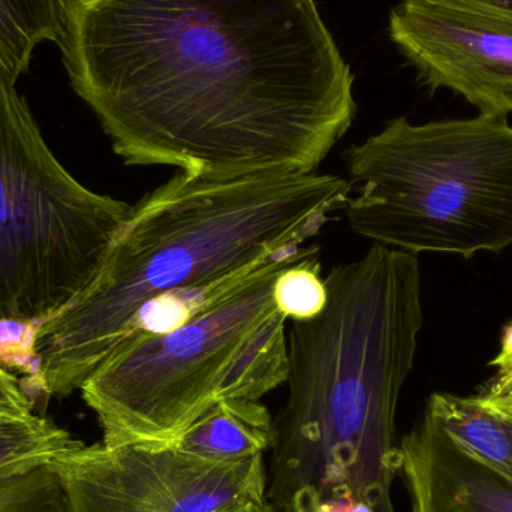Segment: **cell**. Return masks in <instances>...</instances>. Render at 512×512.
Returning a JSON list of instances; mask_svg holds the SVG:
<instances>
[{"instance_id": "1", "label": "cell", "mask_w": 512, "mask_h": 512, "mask_svg": "<svg viewBox=\"0 0 512 512\" xmlns=\"http://www.w3.org/2000/svg\"><path fill=\"white\" fill-rule=\"evenodd\" d=\"M74 92L134 167L315 173L354 122V75L315 0H66Z\"/></svg>"}, {"instance_id": "2", "label": "cell", "mask_w": 512, "mask_h": 512, "mask_svg": "<svg viewBox=\"0 0 512 512\" xmlns=\"http://www.w3.org/2000/svg\"><path fill=\"white\" fill-rule=\"evenodd\" d=\"M351 194L348 180L316 171L176 174L131 207L89 285L38 325L39 388L60 397L80 390L147 304L254 276L304 248Z\"/></svg>"}, {"instance_id": "3", "label": "cell", "mask_w": 512, "mask_h": 512, "mask_svg": "<svg viewBox=\"0 0 512 512\" xmlns=\"http://www.w3.org/2000/svg\"><path fill=\"white\" fill-rule=\"evenodd\" d=\"M325 286V309L292 322L288 337L265 493L277 512H313L330 498L381 504L402 469L396 412L423 327L418 259L373 243L331 268Z\"/></svg>"}, {"instance_id": "4", "label": "cell", "mask_w": 512, "mask_h": 512, "mask_svg": "<svg viewBox=\"0 0 512 512\" xmlns=\"http://www.w3.org/2000/svg\"><path fill=\"white\" fill-rule=\"evenodd\" d=\"M316 245L280 256L161 333L134 331L81 385L105 447H168L216 403L259 400L288 379V319L273 300L280 271Z\"/></svg>"}, {"instance_id": "5", "label": "cell", "mask_w": 512, "mask_h": 512, "mask_svg": "<svg viewBox=\"0 0 512 512\" xmlns=\"http://www.w3.org/2000/svg\"><path fill=\"white\" fill-rule=\"evenodd\" d=\"M349 228L375 245L471 258L512 245L507 117L390 120L345 152Z\"/></svg>"}, {"instance_id": "6", "label": "cell", "mask_w": 512, "mask_h": 512, "mask_svg": "<svg viewBox=\"0 0 512 512\" xmlns=\"http://www.w3.org/2000/svg\"><path fill=\"white\" fill-rule=\"evenodd\" d=\"M0 65V319L38 322L98 273L131 204L78 182Z\"/></svg>"}, {"instance_id": "7", "label": "cell", "mask_w": 512, "mask_h": 512, "mask_svg": "<svg viewBox=\"0 0 512 512\" xmlns=\"http://www.w3.org/2000/svg\"><path fill=\"white\" fill-rule=\"evenodd\" d=\"M69 512H219L261 505L264 456L201 459L176 445H81L53 460Z\"/></svg>"}, {"instance_id": "8", "label": "cell", "mask_w": 512, "mask_h": 512, "mask_svg": "<svg viewBox=\"0 0 512 512\" xmlns=\"http://www.w3.org/2000/svg\"><path fill=\"white\" fill-rule=\"evenodd\" d=\"M390 35L421 80L450 89L484 116L512 113V17L438 0H403Z\"/></svg>"}, {"instance_id": "9", "label": "cell", "mask_w": 512, "mask_h": 512, "mask_svg": "<svg viewBox=\"0 0 512 512\" xmlns=\"http://www.w3.org/2000/svg\"><path fill=\"white\" fill-rule=\"evenodd\" d=\"M411 512H512V480L460 448L424 412L399 444Z\"/></svg>"}, {"instance_id": "10", "label": "cell", "mask_w": 512, "mask_h": 512, "mask_svg": "<svg viewBox=\"0 0 512 512\" xmlns=\"http://www.w3.org/2000/svg\"><path fill=\"white\" fill-rule=\"evenodd\" d=\"M276 438L270 411L256 400L227 399L195 421L176 447L216 462L264 456Z\"/></svg>"}, {"instance_id": "11", "label": "cell", "mask_w": 512, "mask_h": 512, "mask_svg": "<svg viewBox=\"0 0 512 512\" xmlns=\"http://www.w3.org/2000/svg\"><path fill=\"white\" fill-rule=\"evenodd\" d=\"M463 450L512 480V444L499 418L477 396L436 393L426 408Z\"/></svg>"}, {"instance_id": "12", "label": "cell", "mask_w": 512, "mask_h": 512, "mask_svg": "<svg viewBox=\"0 0 512 512\" xmlns=\"http://www.w3.org/2000/svg\"><path fill=\"white\" fill-rule=\"evenodd\" d=\"M65 15L66 0H0V65L15 80L26 74L39 44H59Z\"/></svg>"}, {"instance_id": "13", "label": "cell", "mask_w": 512, "mask_h": 512, "mask_svg": "<svg viewBox=\"0 0 512 512\" xmlns=\"http://www.w3.org/2000/svg\"><path fill=\"white\" fill-rule=\"evenodd\" d=\"M83 442L35 412L0 408V471L29 463L51 462Z\"/></svg>"}, {"instance_id": "14", "label": "cell", "mask_w": 512, "mask_h": 512, "mask_svg": "<svg viewBox=\"0 0 512 512\" xmlns=\"http://www.w3.org/2000/svg\"><path fill=\"white\" fill-rule=\"evenodd\" d=\"M0 512H69L53 460L0 471Z\"/></svg>"}, {"instance_id": "15", "label": "cell", "mask_w": 512, "mask_h": 512, "mask_svg": "<svg viewBox=\"0 0 512 512\" xmlns=\"http://www.w3.org/2000/svg\"><path fill=\"white\" fill-rule=\"evenodd\" d=\"M273 300L277 310L292 322L316 318L328 300L319 255L306 256L286 265L274 280Z\"/></svg>"}, {"instance_id": "16", "label": "cell", "mask_w": 512, "mask_h": 512, "mask_svg": "<svg viewBox=\"0 0 512 512\" xmlns=\"http://www.w3.org/2000/svg\"><path fill=\"white\" fill-rule=\"evenodd\" d=\"M38 325V322L0 319V366L17 367L38 379L33 354Z\"/></svg>"}, {"instance_id": "17", "label": "cell", "mask_w": 512, "mask_h": 512, "mask_svg": "<svg viewBox=\"0 0 512 512\" xmlns=\"http://www.w3.org/2000/svg\"><path fill=\"white\" fill-rule=\"evenodd\" d=\"M492 366L496 369V375L481 390L480 396L512 402V324L505 328L501 352L492 361Z\"/></svg>"}, {"instance_id": "18", "label": "cell", "mask_w": 512, "mask_h": 512, "mask_svg": "<svg viewBox=\"0 0 512 512\" xmlns=\"http://www.w3.org/2000/svg\"><path fill=\"white\" fill-rule=\"evenodd\" d=\"M0 408L23 412V414L33 412V400L24 390L23 382L18 381L2 366H0Z\"/></svg>"}, {"instance_id": "19", "label": "cell", "mask_w": 512, "mask_h": 512, "mask_svg": "<svg viewBox=\"0 0 512 512\" xmlns=\"http://www.w3.org/2000/svg\"><path fill=\"white\" fill-rule=\"evenodd\" d=\"M478 400L493 412L501 421L502 426L507 430L508 436L512 444V402L511 400L490 399V397L480 396L477 394Z\"/></svg>"}, {"instance_id": "20", "label": "cell", "mask_w": 512, "mask_h": 512, "mask_svg": "<svg viewBox=\"0 0 512 512\" xmlns=\"http://www.w3.org/2000/svg\"><path fill=\"white\" fill-rule=\"evenodd\" d=\"M438 2L484 9V11L498 12V14L511 15L512 17V0H438Z\"/></svg>"}, {"instance_id": "21", "label": "cell", "mask_w": 512, "mask_h": 512, "mask_svg": "<svg viewBox=\"0 0 512 512\" xmlns=\"http://www.w3.org/2000/svg\"><path fill=\"white\" fill-rule=\"evenodd\" d=\"M256 507H258V505L240 504V505H233V507L225 508V510H222L219 512H255Z\"/></svg>"}, {"instance_id": "22", "label": "cell", "mask_w": 512, "mask_h": 512, "mask_svg": "<svg viewBox=\"0 0 512 512\" xmlns=\"http://www.w3.org/2000/svg\"><path fill=\"white\" fill-rule=\"evenodd\" d=\"M255 512H277V511L274 510V508L271 507V505L268 504V502H264V504L258 505V507H256Z\"/></svg>"}]
</instances>
